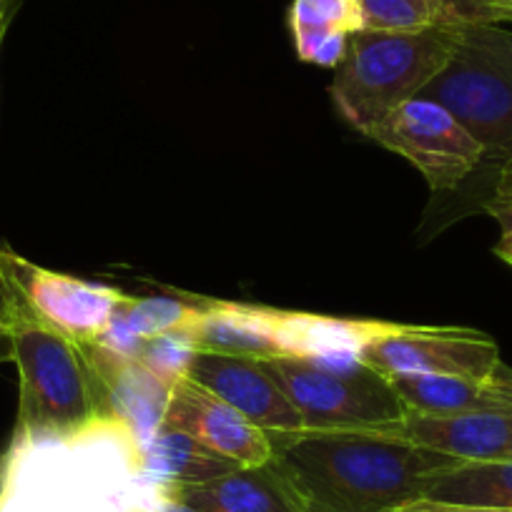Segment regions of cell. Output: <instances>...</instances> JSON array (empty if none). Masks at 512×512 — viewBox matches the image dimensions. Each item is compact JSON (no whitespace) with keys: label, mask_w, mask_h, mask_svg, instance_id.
I'll return each mask as SVG.
<instances>
[{"label":"cell","mask_w":512,"mask_h":512,"mask_svg":"<svg viewBox=\"0 0 512 512\" xmlns=\"http://www.w3.org/2000/svg\"><path fill=\"white\" fill-rule=\"evenodd\" d=\"M181 337L199 352L234 354V357H279L272 332V309L254 304L204 299V309Z\"/></svg>","instance_id":"15"},{"label":"cell","mask_w":512,"mask_h":512,"mask_svg":"<svg viewBox=\"0 0 512 512\" xmlns=\"http://www.w3.org/2000/svg\"><path fill=\"white\" fill-rule=\"evenodd\" d=\"M425 497L490 510H512V460L457 462L432 475Z\"/></svg>","instance_id":"20"},{"label":"cell","mask_w":512,"mask_h":512,"mask_svg":"<svg viewBox=\"0 0 512 512\" xmlns=\"http://www.w3.org/2000/svg\"><path fill=\"white\" fill-rule=\"evenodd\" d=\"M3 6H6V0H0V11H6V8H3Z\"/></svg>","instance_id":"31"},{"label":"cell","mask_w":512,"mask_h":512,"mask_svg":"<svg viewBox=\"0 0 512 512\" xmlns=\"http://www.w3.org/2000/svg\"><path fill=\"white\" fill-rule=\"evenodd\" d=\"M377 432L402 437L412 445L442 452L460 462L512 460V410L460 412V415H415L379 427Z\"/></svg>","instance_id":"12"},{"label":"cell","mask_w":512,"mask_h":512,"mask_svg":"<svg viewBox=\"0 0 512 512\" xmlns=\"http://www.w3.org/2000/svg\"><path fill=\"white\" fill-rule=\"evenodd\" d=\"M13 362L21 374L16 430L73 432L116 420L93 342H73L36 319L16 317Z\"/></svg>","instance_id":"3"},{"label":"cell","mask_w":512,"mask_h":512,"mask_svg":"<svg viewBox=\"0 0 512 512\" xmlns=\"http://www.w3.org/2000/svg\"><path fill=\"white\" fill-rule=\"evenodd\" d=\"M0 362H13V324L6 307L3 284H0Z\"/></svg>","instance_id":"26"},{"label":"cell","mask_w":512,"mask_h":512,"mask_svg":"<svg viewBox=\"0 0 512 512\" xmlns=\"http://www.w3.org/2000/svg\"><path fill=\"white\" fill-rule=\"evenodd\" d=\"M462 23L425 31H359L332 83L334 106L364 136L392 108L420 96L447 66Z\"/></svg>","instance_id":"4"},{"label":"cell","mask_w":512,"mask_h":512,"mask_svg":"<svg viewBox=\"0 0 512 512\" xmlns=\"http://www.w3.org/2000/svg\"><path fill=\"white\" fill-rule=\"evenodd\" d=\"M166 490L201 512H304L302 497L274 460L236 467L196 485H169Z\"/></svg>","instance_id":"13"},{"label":"cell","mask_w":512,"mask_h":512,"mask_svg":"<svg viewBox=\"0 0 512 512\" xmlns=\"http://www.w3.org/2000/svg\"><path fill=\"white\" fill-rule=\"evenodd\" d=\"M420 96L445 106L485 149V161L512 156V31L462 23L447 66Z\"/></svg>","instance_id":"5"},{"label":"cell","mask_w":512,"mask_h":512,"mask_svg":"<svg viewBox=\"0 0 512 512\" xmlns=\"http://www.w3.org/2000/svg\"><path fill=\"white\" fill-rule=\"evenodd\" d=\"M452 23H490L485 0H445Z\"/></svg>","instance_id":"24"},{"label":"cell","mask_w":512,"mask_h":512,"mask_svg":"<svg viewBox=\"0 0 512 512\" xmlns=\"http://www.w3.org/2000/svg\"><path fill=\"white\" fill-rule=\"evenodd\" d=\"M485 8L490 23L512 21V0H485Z\"/></svg>","instance_id":"28"},{"label":"cell","mask_w":512,"mask_h":512,"mask_svg":"<svg viewBox=\"0 0 512 512\" xmlns=\"http://www.w3.org/2000/svg\"><path fill=\"white\" fill-rule=\"evenodd\" d=\"M186 377L234 407L264 432H297L304 422L262 359L194 349Z\"/></svg>","instance_id":"11"},{"label":"cell","mask_w":512,"mask_h":512,"mask_svg":"<svg viewBox=\"0 0 512 512\" xmlns=\"http://www.w3.org/2000/svg\"><path fill=\"white\" fill-rule=\"evenodd\" d=\"M359 359L387 379L442 374L477 382H487L502 362L500 349L487 334L462 327L417 324H395L387 334L364 344Z\"/></svg>","instance_id":"9"},{"label":"cell","mask_w":512,"mask_h":512,"mask_svg":"<svg viewBox=\"0 0 512 512\" xmlns=\"http://www.w3.org/2000/svg\"><path fill=\"white\" fill-rule=\"evenodd\" d=\"M159 430L184 432L239 467L267 465L274 460L269 432L251 425L241 412L189 377H179L171 387Z\"/></svg>","instance_id":"10"},{"label":"cell","mask_w":512,"mask_h":512,"mask_svg":"<svg viewBox=\"0 0 512 512\" xmlns=\"http://www.w3.org/2000/svg\"><path fill=\"white\" fill-rule=\"evenodd\" d=\"M367 136L410 161L435 191L455 189L485 161L480 141L445 106L427 96L392 108Z\"/></svg>","instance_id":"8"},{"label":"cell","mask_w":512,"mask_h":512,"mask_svg":"<svg viewBox=\"0 0 512 512\" xmlns=\"http://www.w3.org/2000/svg\"><path fill=\"white\" fill-rule=\"evenodd\" d=\"M154 485L121 420L73 432L13 430L0 455V512H139Z\"/></svg>","instance_id":"1"},{"label":"cell","mask_w":512,"mask_h":512,"mask_svg":"<svg viewBox=\"0 0 512 512\" xmlns=\"http://www.w3.org/2000/svg\"><path fill=\"white\" fill-rule=\"evenodd\" d=\"M139 512H146V510H139Z\"/></svg>","instance_id":"32"},{"label":"cell","mask_w":512,"mask_h":512,"mask_svg":"<svg viewBox=\"0 0 512 512\" xmlns=\"http://www.w3.org/2000/svg\"><path fill=\"white\" fill-rule=\"evenodd\" d=\"M304 512H392L460 460L377 430L269 432Z\"/></svg>","instance_id":"2"},{"label":"cell","mask_w":512,"mask_h":512,"mask_svg":"<svg viewBox=\"0 0 512 512\" xmlns=\"http://www.w3.org/2000/svg\"><path fill=\"white\" fill-rule=\"evenodd\" d=\"M485 209L500 224L502 234H512V156L500 164L495 189L485 201Z\"/></svg>","instance_id":"22"},{"label":"cell","mask_w":512,"mask_h":512,"mask_svg":"<svg viewBox=\"0 0 512 512\" xmlns=\"http://www.w3.org/2000/svg\"><path fill=\"white\" fill-rule=\"evenodd\" d=\"M390 384L415 415H460V412L512 410L507 397L497 395L487 382L442 374H412L390 377Z\"/></svg>","instance_id":"19"},{"label":"cell","mask_w":512,"mask_h":512,"mask_svg":"<svg viewBox=\"0 0 512 512\" xmlns=\"http://www.w3.org/2000/svg\"><path fill=\"white\" fill-rule=\"evenodd\" d=\"M0 284L11 324L16 317L36 319L81 344L98 342L126 299L118 289L51 272L11 249H0Z\"/></svg>","instance_id":"7"},{"label":"cell","mask_w":512,"mask_h":512,"mask_svg":"<svg viewBox=\"0 0 512 512\" xmlns=\"http://www.w3.org/2000/svg\"><path fill=\"white\" fill-rule=\"evenodd\" d=\"M395 324L272 309V332L279 357L324 359L337 354H362L364 344L379 334H387Z\"/></svg>","instance_id":"16"},{"label":"cell","mask_w":512,"mask_h":512,"mask_svg":"<svg viewBox=\"0 0 512 512\" xmlns=\"http://www.w3.org/2000/svg\"><path fill=\"white\" fill-rule=\"evenodd\" d=\"M294 48L304 63L337 68L347 56L349 36L364 31L359 0H292Z\"/></svg>","instance_id":"17"},{"label":"cell","mask_w":512,"mask_h":512,"mask_svg":"<svg viewBox=\"0 0 512 512\" xmlns=\"http://www.w3.org/2000/svg\"><path fill=\"white\" fill-rule=\"evenodd\" d=\"M141 465L154 487L196 485L239 467L176 430H159L151 440L141 442Z\"/></svg>","instance_id":"18"},{"label":"cell","mask_w":512,"mask_h":512,"mask_svg":"<svg viewBox=\"0 0 512 512\" xmlns=\"http://www.w3.org/2000/svg\"><path fill=\"white\" fill-rule=\"evenodd\" d=\"M392 512H512V510H490V507H475V505H460V502H445L432 500V497H415V500L402 502Z\"/></svg>","instance_id":"23"},{"label":"cell","mask_w":512,"mask_h":512,"mask_svg":"<svg viewBox=\"0 0 512 512\" xmlns=\"http://www.w3.org/2000/svg\"><path fill=\"white\" fill-rule=\"evenodd\" d=\"M146 512H201L199 507L189 505L181 497H176L174 492H169L166 487H154L149 497V505H146Z\"/></svg>","instance_id":"25"},{"label":"cell","mask_w":512,"mask_h":512,"mask_svg":"<svg viewBox=\"0 0 512 512\" xmlns=\"http://www.w3.org/2000/svg\"><path fill=\"white\" fill-rule=\"evenodd\" d=\"M495 254L500 256L502 262L512 264V234H502L500 241L495 246Z\"/></svg>","instance_id":"29"},{"label":"cell","mask_w":512,"mask_h":512,"mask_svg":"<svg viewBox=\"0 0 512 512\" xmlns=\"http://www.w3.org/2000/svg\"><path fill=\"white\" fill-rule=\"evenodd\" d=\"M487 384H490L497 395L507 397V400L512 402V367H507V364L502 362L497 364L495 372H492L490 379H487Z\"/></svg>","instance_id":"27"},{"label":"cell","mask_w":512,"mask_h":512,"mask_svg":"<svg viewBox=\"0 0 512 512\" xmlns=\"http://www.w3.org/2000/svg\"><path fill=\"white\" fill-rule=\"evenodd\" d=\"M93 354L106 379L113 417L134 432L139 442L151 440L164 420L174 384L156 377L139 359L113 352L98 342H93Z\"/></svg>","instance_id":"14"},{"label":"cell","mask_w":512,"mask_h":512,"mask_svg":"<svg viewBox=\"0 0 512 512\" xmlns=\"http://www.w3.org/2000/svg\"><path fill=\"white\" fill-rule=\"evenodd\" d=\"M364 31H425L452 23L445 0H359Z\"/></svg>","instance_id":"21"},{"label":"cell","mask_w":512,"mask_h":512,"mask_svg":"<svg viewBox=\"0 0 512 512\" xmlns=\"http://www.w3.org/2000/svg\"><path fill=\"white\" fill-rule=\"evenodd\" d=\"M3 31H6V11H0V41H3Z\"/></svg>","instance_id":"30"},{"label":"cell","mask_w":512,"mask_h":512,"mask_svg":"<svg viewBox=\"0 0 512 512\" xmlns=\"http://www.w3.org/2000/svg\"><path fill=\"white\" fill-rule=\"evenodd\" d=\"M262 362L299 412L304 430H379L410 415L390 379L367 367L359 354Z\"/></svg>","instance_id":"6"}]
</instances>
